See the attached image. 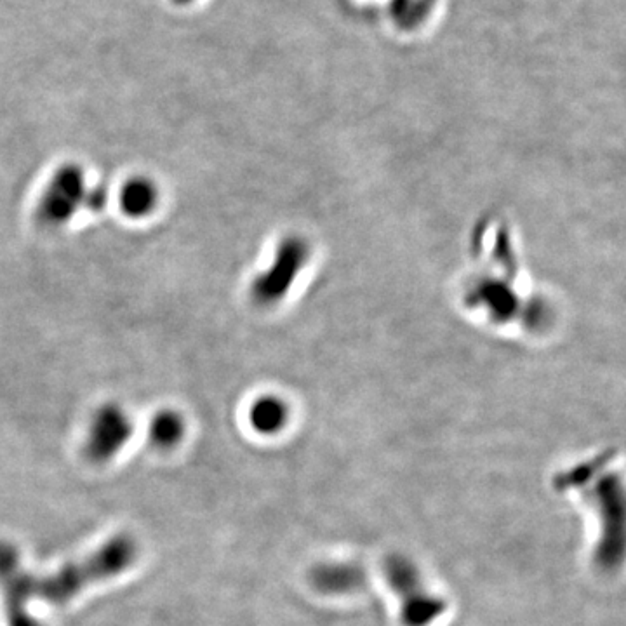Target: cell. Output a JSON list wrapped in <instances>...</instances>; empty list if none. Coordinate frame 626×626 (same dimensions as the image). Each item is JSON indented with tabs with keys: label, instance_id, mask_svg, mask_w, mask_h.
Wrapping results in <instances>:
<instances>
[{
	"label": "cell",
	"instance_id": "10",
	"mask_svg": "<svg viewBox=\"0 0 626 626\" xmlns=\"http://www.w3.org/2000/svg\"><path fill=\"white\" fill-rule=\"evenodd\" d=\"M385 576H387L388 585L399 593L402 599L421 590L420 571L406 557H400V555L388 557L385 562Z\"/></svg>",
	"mask_w": 626,
	"mask_h": 626
},
{
	"label": "cell",
	"instance_id": "3",
	"mask_svg": "<svg viewBox=\"0 0 626 626\" xmlns=\"http://www.w3.org/2000/svg\"><path fill=\"white\" fill-rule=\"evenodd\" d=\"M595 500L602 515V538L595 552L600 566L616 567L625 550V498L618 477H604L595 486Z\"/></svg>",
	"mask_w": 626,
	"mask_h": 626
},
{
	"label": "cell",
	"instance_id": "5",
	"mask_svg": "<svg viewBox=\"0 0 626 626\" xmlns=\"http://www.w3.org/2000/svg\"><path fill=\"white\" fill-rule=\"evenodd\" d=\"M120 213L131 220H145L159 207L160 188L155 180L145 174H136L127 178L117 194Z\"/></svg>",
	"mask_w": 626,
	"mask_h": 626
},
{
	"label": "cell",
	"instance_id": "9",
	"mask_svg": "<svg viewBox=\"0 0 626 626\" xmlns=\"http://www.w3.org/2000/svg\"><path fill=\"white\" fill-rule=\"evenodd\" d=\"M251 427L258 433L272 435L284 428L287 423V407L282 400L272 395L260 397L253 402L249 409Z\"/></svg>",
	"mask_w": 626,
	"mask_h": 626
},
{
	"label": "cell",
	"instance_id": "8",
	"mask_svg": "<svg viewBox=\"0 0 626 626\" xmlns=\"http://www.w3.org/2000/svg\"><path fill=\"white\" fill-rule=\"evenodd\" d=\"M446 611V602L430 593H413L402 599V623L406 626H428Z\"/></svg>",
	"mask_w": 626,
	"mask_h": 626
},
{
	"label": "cell",
	"instance_id": "1",
	"mask_svg": "<svg viewBox=\"0 0 626 626\" xmlns=\"http://www.w3.org/2000/svg\"><path fill=\"white\" fill-rule=\"evenodd\" d=\"M136 550L133 538L119 534L86 559L61 567L53 574L37 576L21 566L20 553L11 543L0 541V590L7 625L40 626L28 613L32 600L56 606L67 604L91 583L119 576L133 566Z\"/></svg>",
	"mask_w": 626,
	"mask_h": 626
},
{
	"label": "cell",
	"instance_id": "2",
	"mask_svg": "<svg viewBox=\"0 0 626 626\" xmlns=\"http://www.w3.org/2000/svg\"><path fill=\"white\" fill-rule=\"evenodd\" d=\"M89 188L84 167L74 162L61 164L40 192L35 220L44 228L67 227L80 211H86Z\"/></svg>",
	"mask_w": 626,
	"mask_h": 626
},
{
	"label": "cell",
	"instance_id": "6",
	"mask_svg": "<svg viewBox=\"0 0 626 626\" xmlns=\"http://www.w3.org/2000/svg\"><path fill=\"white\" fill-rule=\"evenodd\" d=\"M313 583L326 593H350L364 587L366 574L352 564H326L313 573Z\"/></svg>",
	"mask_w": 626,
	"mask_h": 626
},
{
	"label": "cell",
	"instance_id": "11",
	"mask_svg": "<svg viewBox=\"0 0 626 626\" xmlns=\"http://www.w3.org/2000/svg\"><path fill=\"white\" fill-rule=\"evenodd\" d=\"M435 0H392L388 13L397 27L414 30L430 18Z\"/></svg>",
	"mask_w": 626,
	"mask_h": 626
},
{
	"label": "cell",
	"instance_id": "4",
	"mask_svg": "<svg viewBox=\"0 0 626 626\" xmlns=\"http://www.w3.org/2000/svg\"><path fill=\"white\" fill-rule=\"evenodd\" d=\"M134 425L124 407L110 402L94 411L87 425L84 454L87 460L103 465L114 460L133 437Z\"/></svg>",
	"mask_w": 626,
	"mask_h": 626
},
{
	"label": "cell",
	"instance_id": "7",
	"mask_svg": "<svg viewBox=\"0 0 626 626\" xmlns=\"http://www.w3.org/2000/svg\"><path fill=\"white\" fill-rule=\"evenodd\" d=\"M187 435V421L174 409H162L148 423V439L157 449L169 451L180 446Z\"/></svg>",
	"mask_w": 626,
	"mask_h": 626
},
{
	"label": "cell",
	"instance_id": "12",
	"mask_svg": "<svg viewBox=\"0 0 626 626\" xmlns=\"http://www.w3.org/2000/svg\"><path fill=\"white\" fill-rule=\"evenodd\" d=\"M173 2L176 6L185 7L190 6V4H194L195 0H173Z\"/></svg>",
	"mask_w": 626,
	"mask_h": 626
}]
</instances>
